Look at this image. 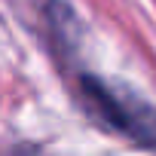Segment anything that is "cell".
Returning <instances> with one entry per match:
<instances>
[{
	"label": "cell",
	"instance_id": "cell-1",
	"mask_svg": "<svg viewBox=\"0 0 156 156\" xmlns=\"http://www.w3.org/2000/svg\"><path fill=\"white\" fill-rule=\"evenodd\" d=\"M70 86L95 126L126 138L135 147L156 150V101L126 86L122 80L89 70H76L70 76Z\"/></svg>",
	"mask_w": 156,
	"mask_h": 156
}]
</instances>
